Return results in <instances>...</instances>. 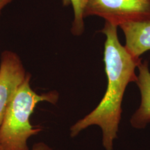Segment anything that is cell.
I'll list each match as a JSON object with an SVG mask.
<instances>
[{"mask_svg":"<svg viewBox=\"0 0 150 150\" xmlns=\"http://www.w3.org/2000/svg\"><path fill=\"white\" fill-rule=\"evenodd\" d=\"M83 18L102 17L115 26L150 20V0H84Z\"/></svg>","mask_w":150,"mask_h":150,"instance_id":"3","label":"cell"},{"mask_svg":"<svg viewBox=\"0 0 150 150\" xmlns=\"http://www.w3.org/2000/svg\"><path fill=\"white\" fill-rule=\"evenodd\" d=\"M138 68L139 74L136 83L141 95V102L131 117L130 123L134 128L142 129L150 122V71L147 61L141 62Z\"/></svg>","mask_w":150,"mask_h":150,"instance_id":"5","label":"cell"},{"mask_svg":"<svg viewBox=\"0 0 150 150\" xmlns=\"http://www.w3.org/2000/svg\"><path fill=\"white\" fill-rule=\"evenodd\" d=\"M30 79L31 75L28 74L15 94L0 125V150H29V138L42 130L30 123V116L35 106L41 102L54 104L59 99L56 91L37 94L31 89Z\"/></svg>","mask_w":150,"mask_h":150,"instance_id":"2","label":"cell"},{"mask_svg":"<svg viewBox=\"0 0 150 150\" xmlns=\"http://www.w3.org/2000/svg\"><path fill=\"white\" fill-rule=\"evenodd\" d=\"M27 73L20 57L14 52L4 51L0 61V125L18 88L24 81Z\"/></svg>","mask_w":150,"mask_h":150,"instance_id":"4","label":"cell"},{"mask_svg":"<svg viewBox=\"0 0 150 150\" xmlns=\"http://www.w3.org/2000/svg\"><path fill=\"white\" fill-rule=\"evenodd\" d=\"M64 6L72 5L74 13V19L72 23V32L73 34L81 35L84 31L83 4L84 0H63Z\"/></svg>","mask_w":150,"mask_h":150,"instance_id":"7","label":"cell"},{"mask_svg":"<svg viewBox=\"0 0 150 150\" xmlns=\"http://www.w3.org/2000/svg\"><path fill=\"white\" fill-rule=\"evenodd\" d=\"M126 38L125 47L136 58L150 50V20L149 21L129 22L121 24Z\"/></svg>","mask_w":150,"mask_h":150,"instance_id":"6","label":"cell"},{"mask_svg":"<svg viewBox=\"0 0 150 150\" xmlns=\"http://www.w3.org/2000/svg\"><path fill=\"white\" fill-rule=\"evenodd\" d=\"M31 150H53L51 147H49L44 142H39L33 145V149Z\"/></svg>","mask_w":150,"mask_h":150,"instance_id":"8","label":"cell"},{"mask_svg":"<svg viewBox=\"0 0 150 150\" xmlns=\"http://www.w3.org/2000/svg\"><path fill=\"white\" fill-rule=\"evenodd\" d=\"M102 32L106 35L104 61L107 76V87L104 97L93 110L76 122L70 128L71 137H75L88 127L97 125L102 130L103 146L113 150L117 138L122 116V103L127 86L137 81L136 68L141 60L129 53L120 42L117 26L106 22Z\"/></svg>","mask_w":150,"mask_h":150,"instance_id":"1","label":"cell"},{"mask_svg":"<svg viewBox=\"0 0 150 150\" xmlns=\"http://www.w3.org/2000/svg\"><path fill=\"white\" fill-rule=\"evenodd\" d=\"M13 0H0V13L2 9L6 6L8 4L11 2Z\"/></svg>","mask_w":150,"mask_h":150,"instance_id":"9","label":"cell"}]
</instances>
